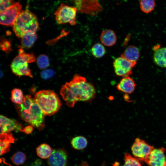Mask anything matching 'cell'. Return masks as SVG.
Returning <instances> with one entry per match:
<instances>
[{
  "mask_svg": "<svg viewBox=\"0 0 166 166\" xmlns=\"http://www.w3.org/2000/svg\"><path fill=\"white\" fill-rule=\"evenodd\" d=\"M96 92L93 85L78 74L74 75L70 81L63 85L60 90L66 105L71 108L78 101H88L93 99Z\"/></svg>",
  "mask_w": 166,
  "mask_h": 166,
  "instance_id": "obj_1",
  "label": "cell"
},
{
  "mask_svg": "<svg viewBox=\"0 0 166 166\" xmlns=\"http://www.w3.org/2000/svg\"><path fill=\"white\" fill-rule=\"evenodd\" d=\"M16 107L20 117L31 125L40 130L44 127V114L29 95H26L22 103Z\"/></svg>",
  "mask_w": 166,
  "mask_h": 166,
  "instance_id": "obj_2",
  "label": "cell"
},
{
  "mask_svg": "<svg viewBox=\"0 0 166 166\" xmlns=\"http://www.w3.org/2000/svg\"><path fill=\"white\" fill-rule=\"evenodd\" d=\"M16 35L21 38L28 32H35L39 28L38 19L28 9L21 11L13 26Z\"/></svg>",
  "mask_w": 166,
  "mask_h": 166,
  "instance_id": "obj_3",
  "label": "cell"
},
{
  "mask_svg": "<svg viewBox=\"0 0 166 166\" xmlns=\"http://www.w3.org/2000/svg\"><path fill=\"white\" fill-rule=\"evenodd\" d=\"M34 101L44 115L54 114L60 109L61 104L57 95L50 90H42L35 95Z\"/></svg>",
  "mask_w": 166,
  "mask_h": 166,
  "instance_id": "obj_4",
  "label": "cell"
},
{
  "mask_svg": "<svg viewBox=\"0 0 166 166\" xmlns=\"http://www.w3.org/2000/svg\"><path fill=\"white\" fill-rule=\"evenodd\" d=\"M77 10L73 6L61 3L54 13L57 22L59 24L69 23L71 25H76V18Z\"/></svg>",
  "mask_w": 166,
  "mask_h": 166,
  "instance_id": "obj_5",
  "label": "cell"
},
{
  "mask_svg": "<svg viewBox=\"0 0 166 166\" xmlns=\"http://www.w3.org/2000/svg\"><path fill=\"white\" fill-rule=\"evenodd\" d=\"M67 0L77 8V12L94 16L103 10L99 0Z\"/></svg>",
  "mask_w": 166,
  "mask_h": 166,
  "instance_id": "obj_6",
  "label": "cell"
},
{
  "mask_svg": "<svg viewBox=\"0 0 166 166\" xmlns=\"http://www.w3.org/2000/svg\"><path fill=\"white\" fill-rule=\"evenodd\" d=\"M154 149L153 146L138 138L135 139L131 148L132 153L134 156L140 161H143Z\"/></svg>",
  "mask_w": 166,
  "mask_h": 166,
  "instance_id": "obj_7",
  "label": "cell"
},
{
  "mask_svg": "<svg viewBox=\"0 0 166 166\" xmlns=\"http://www.w3.org/2000/svg\"><path fill=\"white\" fill-rule=\"evenodd\" d=\"M22 8V5L19 2H16L5 10L0 12V24L3 26H13Z\"/></svg>",
  "mask_w": 166,
  "mask_h": 166,
  "instance_id": "obj_8",
  "label": "cell"
},
{
  "mask_svg": "<svg viewBox=\"0 0 166 166\" xmlns=\"http://www.w3.org/2000/svg\"><path fill=\"white\" fill-rule=\"evenodd\" d=\"M136 63V62L131 61L121 56L118 57L113 63L115 73L119 76H129L132 74V69Z\"/></svg>",
  "mask_w": 166,
  "mask_h": 166,
  "instance_id": "obj_9",
  "label": "cell"
},
{
  "mask_svg": "<svg viewBox=\"0 0 166 166\" xmlns=\"http://www.w3.org/2000/svg\"><path fill=\"white\" fill-rule=\"evenodd\" d=\"M12 72L15 75L20 77L26 76L33 77L28 63L19 55L17 56L13 60L10 65Z\"/></svg>",
  "mask_w": 166,
  "mask_h": 166,
  "instance_id": "obj_10",
  "label": "cell"
},
{
  "mask_svg": "<svg viewBox=\"0 0 166 166\" xmlns=\"http://www.w3.org/2000/svg\"><path fill=\"white\" fill-rule=\"evenodd\" d=\"M165 149L163 148L154 149L144 161L148 166H165L166 157Z\"/></svg>",
  "mask_w": 166,
  "mask_h": 166,
  "instance_id": "obj_11",
  "label": "cell"
},
{
  "mask_svg": "<svg viewBox=\"0 0 166 166\" xmlns=\"http://www.w3.org/2000/svg\"><path fill=\"white\" fill-rule=\"evenodd\" d=\"M67 153L64 149H53L47 163L49 166H67Z\"/></svg>",
  "mask_w": 166,
  "mask_h": 166,
  "instance_id": "obj_12",
  "label": "cell"
},
{
  "mask_svg": "<svg viewBox=\"0 0 166 166\" xmlns=\"http://www.w3.org/2000/svg\"><path fill=\"white\" fill-rule=\"evenodd\" d=\"M0 129L1 133H9L14 130L20 131L22 126L15 120L1 115Z\"/></svg>",
  "mask_w": 166,
  "mask_h": 166,
  "instance_id": "obj_13",
  "label": "cell"
},
{
  "mask_svg": "<svg viewBox=\"0 0 166 166\" xmlns=\"http://www.w3.org/2000/svg\"><path fill=\"white\" fill-rule=\"evenodd\" d=\"M136 87V84L132 78L129 76L124 77L117 85L118 90L127 94L133 93Z\"/></svg>",
  "mask_w": 166,
  "mask_h": 166,
  "instance_id": "obj_14",
  "label": "cell"
},
{
  "mask_svg": "<svg viewBox=\"0 0 166 166\" xmlns=\"http://www.w3.org/2000/svg\"><path fill=\"white\" fill-rule=\"evenodd\" d=\"M117 38L115 33L110 30L103 31L101 35L100 39L101 43L104 45L111 46L116 43Z\"/></svg>",
  "mask_w": 166,
  "mask_h": 166,
  "instance_id": "obj_15",
  "label": "cell"
},
{
  "mask_svg": "<svg viewBox=\"0 0 166 166\" xmlns=\"http://www.w3.org/2000/svg\"><path fill=\"white\" fill-rule=\"evenodd\" d=\"M140 55L139 50L137 47L129 45L126 48L121 56L131 61L136 62Z\"/></svg>",
  "mask_w": 166,
  "mask_h": 166,
  "instance_id": "obj_16",
  "label": "cell"
},
{
  "mask_svg": "<svg viewBox=\"0 0 166 166\" xmlns=\"http://www.w3.org/2000/svg\"><path fill=\"white\" fill-rule=\"evenodd\" d=\"M14 139L12 135L8 133H1L0 134V154L2 155L9 151L11 143Z\"/></svg>",
  "mask_w": 166,
  "mask_h": 166,
  "instance_id": "obj_17",
  "label": "cell"
},
{
  "mask_svg": "<svg viewBox=\"0 0 166 166\" xmlns=\"http://www.w3.org/2000/svg\"><path fill=\"white\" fill-rule=\"evenodd\" d=\"M153 59L158 65L166 68V47L158 48L155 50Z\"/></svg>",
  "mask_w": 166,
  "mask_h": 166,
  "instance_id": "obj_18",
  "label": "cell"
},
{
  "mask_svg": "<svg viewBox=\"0 0 166 166\" xmlns=\"http://www.w3.org/2000/svg\"><path fill=\"white\" fill-rule=\"evenodd\" d=\"M21 47L23 48L28 49L31 47L37 38L35 32H28L25 34L21 38Z\"/></svg>",
  "mask_w": 166,
  "mask_h": 166,
  "instance_id": "obj_19",
  "label": "cell"
},
{
  "mask_svg": "<svg viewBox=\"0 0 166 166\" xmlns=\"http://www.w3.org/2000/svg\"><path fill=\"white\" fill-rule=\"evenodd\" d=\"M50 146L46 144H42L37 148L36 152L37 155L42 159H48L52 152Z\"/></svg>",
  "mask_w": 166,
  "mask_h": 166,
  "instance_id": "obj_20",
  "label": "cell"
},
{
  "mask_svg": "<svg viewBox=\"0 0 166 166\" xmlns=\"http://www.w3.org/2000/svg\"><path fill=\"white\" fill-rule=\"evenodd\" d=\"M72 147L78 150H81L85 148L88 144L87 140L82 136H78L73 138L71 142Z\"/></svg>",
  "mask_w": 166,
  "mask_h": 166,
  "instance_id": "obj_21",
  "label": "cell"
},
{
  "mask_svg": "<svg viewBox=\"0 0 166 166\" xmlns=\"http://www.w3.org/2000/svg\"><path fill=\"white\" fill-rule=\"evenodd\" d=\"M156 0H140V7L141 10L145 13L152 11L156 4Z\"/></svg>",
  "mask_w": 166,
  "mask_h": 166,
  "instance_id": "obj_22",
  "label": "cell"
},
{
  "mask_svg": "<svg viewBox=\"0 0 166 166\" xmlns=\"http://www.w3.org/2000/svg\"><path fill=\"white\" fill-rule=\"evenodd\" d=\"M24 97L23 93L20 89L15 88L12 91L11 99L16 104L19 105L22 104Z\"/></svg>",
  "mask_w": 166,
  "mask_h": 166,
  "instance_id": "obj_23",
  "label": "cell"
},
{
  "mask_svg": "<svg viewBox=\"0 0 166 166\" xmlns=\"http://www.w3.org/2000/svg\"><path fill=\"white\" fill-rule=\"evenodd\" d=\"M91 52L92 55L96 58L102 57L105 53V50L104 46L99 43L95 44L92 47Z\"/></svg>",
  "mask_w": 166,
  "mask_h": 166,
  "instance_id": "obj_24",
  "label": "cell"
},
{
  "mask_svg": "<svg viewBox=\"0 0 166 166\" xmlns=\"http://www.w3.org/2000/svg\"><path fill=\"white\" fill-rule=\"evenodd\" d=\"M140 160L132 156L129 153H125L124 156V163L122 166H141Z\"/></svg>",
  "mask_w": 166,
  "mask_h": 166,
  "instance_id": "obj_25",
  "label": "cell"
},
{
  "mask_svg": "<svg viewBox=\"0 0 166 166\" xmlns=\"http://www.w3.org/2000/svg\"><path fill=\"white\" fill-rule=\"evenodd\" d=\"M26 159V156L23 152L18 151L15 152L12 156L11 160L15 165H19L23 164Z\"/></svg>",
  "mask_w": 166,
  "mask_h": 166,
  "instance_id": "obj_26",
  "label": "cell"
},
{
  "mask_svg": "<svg viewBox=\"0 0 166 166\" xmlns=\"http://www.w3.org/2000/svg\"><path fill=\"white\" fill-rule=\"evenodd\" d=\"M37 63L39 68L41 69H45L49 65V58L46 55H40L37 58Z\"/></svg>",
  "mask_w": 166,
  "mask_h": 166,
  "instance_id": "obj_27",
  "label": "cell"
},
{
  "mask_svg": "<svg viewBox=\"0 0 166 166\" xmlns=\"http://www.w3.org/2000/svg\"><path fill=\"white\" fill-rule=\"evenodd\" d=\"M18 51V55L22 57L28 63L33 62L35 61L36 58L34 55L32 53H27L24 52L23 48L21 46H19Z\"/></svg>",
  "mask_w": 166,
  "mask_h": 166,
  "instance_id": "obj_28",
  "label": "cell"
},
{
  "mask_svg": "<svg viewBox=\"0 0 166 166\" xmlns=\"http://www.w3.org/2000/svg\"><path fill=\"white\" fill-rule=\"evenodd\" d=\"M0 46L2 50L7 54L12 50L10 40L2 37L1 38Z\"/></svg>",
  "mask_w": 166,
  "mask_h": 166,
  "instance_id": "obj_29",
  "label": "cell"
},
{
  "mask_svg": "<svg viewBox=\"0 0 166 166\" xmlns=\"http://www.w3.org/2000/svg\"><path fill=\"white\" fill-rule=\"evenodd\" d=\"M14 3V0H0V12L12 6Z\"/></svg>",
  "mask_w": 166,
  "mask_h": 166,
  "instance_id": "obj_30",
  "label": "cell"
},
{
  "mask_svg": "<svg viewBox=\"0 0 166 166\" xmlns=\"http://www.w3.org/2000/svg\"><path fill=\"white\" fill-rule=\"evenodd\" d=\"M54 73V72L53 70L48 69L42 71L40 75L42 78L45 80H47L53 77Z\"/></svg>",
  "mask_w": 166,
  "mask_h": 166,
  "instance_id": "obj_31",
  "label": "cell"
},
{
  "mask_svg": "<svg viewBox=\"0 0 166 166\" xmlns=\"http://www.w3.org/2000/svg\"><path fill=\"white\" fill-rule=\"evenodd\" d=\"M33 130V126L31 125L27 126L24 128L20 130V131L24 132L26 134H30L32 133Z\"/></svg>",
  "mask_w": 166,
  "mask_h": 166,
  "instance_id": "obj_32",
  "label": "cell"
},
{
  "mask_svg": "<svg viewBox=\"0 0 166 166\" xmlns=\"http://www.w3.org/2000/svg\"><path fill=\"white\" fill-rule=\"evenodd\" d=\"M41 163V161L39 160L38 161L37 160L34 164L32 166H41L40 165Z\"/></svg>",
  "mask_w": 166,
  "mask_h": 166,
  "instance_id": "obj_33",
  "label": "cell"
},
{
  "mask_svg": "<svg viewBox=\"0 0 166 166\" xmlns=\"http://www.w3.org/2000/svg\"><path fill=\"white\" fill-rule=\"evenodd\" d=\"M165 166H166V162H165Z\"/></svg>",
  "mask_w": 166,
  "mask_h": 166,
  "instance_id": "obj_34",
  "label": "cell"
},
{
  "mask_svg": "<svg viewBox=\"0 0 166 166\" xmlns=\"http://www.w3.org/2000/svg\"></svg>",
  "mask_w": 166,
  "mask_h": 166,
  "instance_id": "obj_35",
  "label": "cell"
}]
</instances>
